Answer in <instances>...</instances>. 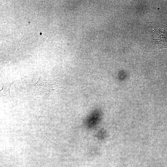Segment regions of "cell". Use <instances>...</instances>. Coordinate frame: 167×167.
Here are the masks:
<instances>
[{"instance_id": "3957f363", "label": "cell", "mask_w": 167, "mask_h": 167, "mask_svg": "<svg viewBox=\"0 0 167 167\" xmlns=\"http://www.w3.org/2000/svg\"><path fill=\"white\" fill-rule=\"evenodd\" d=\"M58 84L56 82H54L53 84L49 85L52 89L55 90L58 93L60 87L59 86Z\"/></svg>"}, {"instance_id": "6da1fadb", "label": "cell", "mask_w": 167, "mask_h": 167, "mask_svg": "<svg viewBox=\"0 0 167 167\" xmlns=\"http://www.w3.org/2000/svg\"><path fill=\"white\" fill-rule=\"evenodd\" d=\"M148 41L153 48H167V26L156 22L148 24Z\"/></svg>"}, {"instance_id": "7a4b0ae2", "label": "cell", "mask_w": 167, "mask_h": 167, "mask_svg": "<svg viewBox=\"0 0 167 167\" xmlns=\"http://www.w3.org/2000/svg\"><path fill=\"white\" fill-rule=\"evenodd\" d=\"M13 84V83L9 84H6L5 85H3V86L4 87V88L2 89H3L4 91H3V94H4V95H6L7 96H8L9 97L10 96V90L11 86L12 84Z\"/></svg>"}, {"instance_id": "277c9868", "label": "cell", "mask_w": 167, "mask_h": 167, "mask_svg": "<svg viewBox=\"0 0 167 167\" xmlns=\"http://www.w3.org/2000/svg\"><path fill=\"white\" fill-rule=\"evenodd\" d=\"M97 136L98 138L103 139L105 136V131L103 130H101L98 133Z\"/></svg>"}]
</instances>
